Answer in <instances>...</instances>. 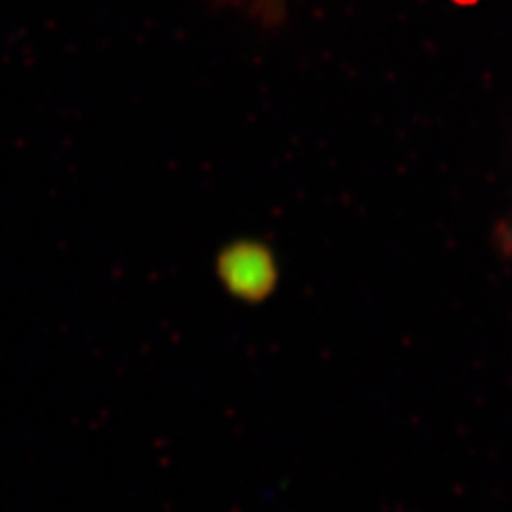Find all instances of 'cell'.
Masks as SVG:
<instances>
[{
  "label": "cell",
  "mask_w": 512,
  "mask_h": 512,
  "mask_svg": "<svg viewBox=\"0 0 512 512\" xmlns=\"http://www.w3.org/2000/svg\"><path fill=\"white\" fill-rule=\"evenodd\" d=\"M265 3H267V5H269V7H274V5H276V3H280V0H265Z\"/></svg>",
  "instance_id": "obj_1"
}]
</instances>
